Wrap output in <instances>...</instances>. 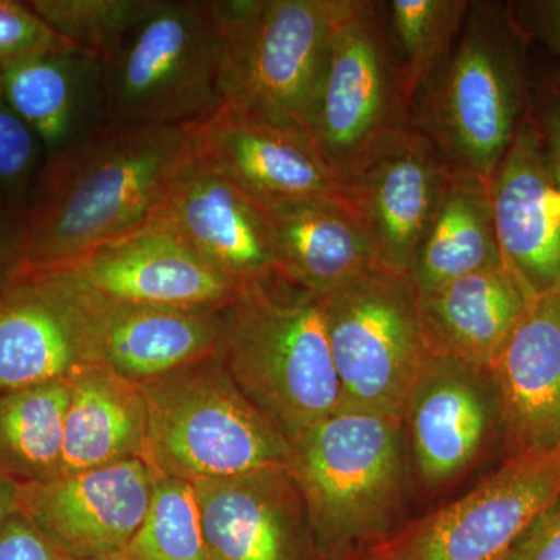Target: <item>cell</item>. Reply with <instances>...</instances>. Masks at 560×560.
Here are the masks:
<instances>
[{"instance_id":"1","label":"cell","mask_w":560,"mask_h":560,"mask_svg":"<svg viewBox=\"0 0 560 560\" xmlns=\"http://www.w3.org/2000/svg\"><path fill=\"white\" fill-rule=\"evenodd\" d=\"M191 156L190 127H105L47 158L14 226L7 282L61 270L149 223Z\"/></svg>"},{"instance_id":"2","label":"cell","mask_w":560,"mask_h":560,"mask_svg":"<svg viewBox=\"0 0 560 560\" xmlns=\"http://www.w3.org/2000/svg\"><path fill=\"white\" fill-rule=\"evenodd\" d=\"M528 47L510 2H470L447 61L412 113L453 175L489 184L510 150L529 113Z\"/></svg>"},{"instance_id":"3","label":"cell","mask_w":560,"mask_h":560,"mask_svg":"<svg viewBox=\"0 0 560 560\" xmlns=\"http://www.w3.org/2000/svg\"><path fill=\"white\" fill-rule=\"evenodd\" d=\"M217 355L289 442L340 410L323 296L279 276L248 283L224 308Z\"/></svg>"},{"instance_id":"4","label":"cell","mask_w":560,"mask_h":560,"mask_svg":"<svg viewBox=\"0 0 560 560\" xmlns=\"http://www.w3.org/2000/svg\"><path fill=\"white\" fill-rule=\"evenodd\" d=\"M296 482L320 559L388 539L410 485L404 420L338 410L289 442Z\"/></svg>"},{"instance_id":"5","label":"cell","mask_w":560,"mask_h":560,"mask_svg":"<svg viewBox=\"0 0 560 560\" xmlns=\"http://www.w3.org/2000/svg\"><path fill=\"white\" fill-rule=\"evenodd\" d=\"M140 386L149 418L143 459L160 477L195 482L287 466L289 441L217 353Z\"/></svg>"},{"instance_id":"6","label":"cell","mask_w":560,"mask_h":560,"mask_svg":"<svg viewBox=\"0 0 560 560\" xmlns=\"http://www.w3.org/2000/svg\"><path fill=\"white\" fill-rule=\"evenodd\" d=\"M341 0H212L221 106L307 132Z\"/></svg>"},{"instance_id":"7","label":"cell","mask_w":560,"mask_h":560,"mask_svg":"<svg viewBox=\"0 0 560 560\" xmlns=\"http://www.w3.org/2000/svg\"><path fill=\"white\" fill-rule=\"evenodd\" d=\"M105 66L106 127H190L221 106L212 0H158Z\"/></svg>"},{"instance_id":"8","label":"cell","mask_w":560,"mask_h":560,"mask_svg":"<svg viewBox=\"0 0 560 560\" xmlns=\"http://www.w3.org/2000/svg\"><path fill=\"white\" fill-rule=\"evenodd\" d=\"M415 127L383 2L341 0L307 135L338 186L375 150Z\"/></svg>"},{"instance_id":"9","label":"cell","mask_w":560,"mask_h":560,"mask_svg":"<svg viewBox=\"0 0 560 560\" xmlns=\"http://www.w3.org/2000/svg\"><path fill=\"white\" fill-rule=\"evenodd\" d=\"M323 304L340 410L404 420L412 390L433 359L410 278L375 270L323 296Z\"/></svg>"},{"instance_id":"10","label":"cell","mask_w":560,"mask_h":560,"mask_svg":"<svg viewBox=\"0 0 560 560\" xmlns=\"http://www.w3.org/2000/svg\"><path fill=\"white\" fill-rule=\"evenodd\" d=\"M560 499V448L510 456L477 488L370 550L368 560H504Z\"/></svg>"},{"instance_id":"11","label":"cell","mask_w":560,"mask_h":560,"mask_svg":"<svg viewBox=\"0 0 560 560\" xmlns=\"http://www.w3.org/2000/svg\"><path fill=\"white\" fill-rule=\"evenodd\" d=\"M75 323L84 361L147 383L219 350L223 311L147 307L103 296L62 272H47Z\"/></svg>"},{"instance_id":"12","label":"cell","mask_w":560,"mask_h":560,"mask_svg":"<svg viewBox=\"0 0 560 560\" xmlns=\"http://www.w3.org/2000/svg\"><path fill=\"white\" fill-rule=\"evenodd\" d=\"M453 173L415 127L374 151L341 186L370 235L378 270L408 276Z\"/></svg>"},{"instance_id":"13","label":"cell","mask_w":560,"mask_h":560,"mask_svg":"<svg viewBox=\"0 0 560 560\" xmlns=\"http://www.w3.org/2000/svg\"><path fill=\"white\" fill-rule=\"evenodd\" d=\"M158 474L143 458L20 486V512L72 558L128 547L149 512Z\"/></svg>"},{"instance_id":"14","label":"cell","mask_w":560,"mask_h":560,"mask_svg":"<svg viewBox=\"0 0 560 560\" xmlns=\"http://www.w3.org/2000/svg\"><path fill=\"white\" fill-rule=\"evenodd\" d=\"M194 154L260 206L302 198H342L307 132L220 106L190 125Z\"/></svg>"},{"instance_id":"15","label":"cell","mask_w":560,"mask_h":560,"mask_svg":"<svg viewBox=\"0 0 560 560\" xmlns=\"http://www.w3.org/2000/svg\"><path fill=\"white\" fill-rule=\"evenodd\" d=\"M404 427L419 480L431 489L448 485L501 440L492 372L433 357L408 400Z\"/></svg>"},{"instance_id":"16","label":"cell","mask_w":560,"mask_h":560,"mask_svg":"<svg viewBox=\"0 0 560 560\" xmlns=\"http://www.w3.org/2000/svg\"><path fill=\"white\" fill-rule=\"evenodd\" d=\"M51 272L113 300L176 311H224L248 285L217 271L154 223Z\"/></svg>"},{"instance_id":"17","label":"cell","mask_w":560,"mask_h":560,"mask_svg":"<svg viewBox=\"0 0 560 560\" xmlns=\"http://www.w3.org/2000/svg\"><path fill=\"white\" fill-rule=\"evenodd\" d=\"M149 223L171 232L210 267L238 282L279 276L275 234L264 208L195 154Z\"/></svg>"},{"instance_id":"18","label":"cell","mask_w":560,"mask_h":560,"mask_svg":"<svg viewBox=\"0 0 560 560\" xmlns=\"http://www.w3.org/2000/svg\"><path fill=\"white\" fill-rule=\"evenodd\" d=\"M210 560H319L287 467L191 482Z\"/></svg>"},{"instance_id":"19","label":"cell","mask_w":560,"mask_h":560,"mask_svg":"<svg viewBox=\"0 0 560 560\" xmlns=\"http://www.w3.org/2000/svg\"><path fill=\"white\" fill-rule=\"evenodd\" d=\"M501 259L533 300L560 289V184L528 116L488 184Z\"/></svg>"},{"instance_id":"20","label":"cell","mask_w":560,"mask_h":560,"mask_svg":"<svg viewBox=\"0 0 560 560\" xmlns=\"http://www.w3.org/2000/svg\"><path fill=\"white\" fill-rule=\"evenodd\" d=\"M506 458L560 448V289L536 298L492 366Z\"/></svg>"},{"instance_id":"21","label":"cell","mask_w":560,"mask_h":560,"mask_svg":"<svg viewBox=\"0 0 560 560\" xmlns=\"http://www.w3.org/2000/svg\"><path fill=\"white\" fill-rule=\"evenodd\" d=\"M105 66L81 47L40 51L0 70V88L47 151L57 156L106 127Z\"/></svg>"},{"instance_id":"22","label":"cell","mask_w":560,"mask_h":560,"mask_svg":"<svg viewBox=\"0 0 560 560\" xmlns=\"http://www.w3.org/2000/svg\"><path fill=\"white\" fill-rule=\"evenodd\" d=\"M275 234L279 278L327 296L378 270L370 235L342 198L261 206Z\"/></svg>"},{"instance_id":"23","label":"cell","mask_w":560,"mask_h":560,"mask_svg":"<svg viewBox=\"0 0 560 560\" xmlns=\"http://www.w3.org/2000/svg\"><path fill=\"white\" fill-rule=\"evenodd\" d=\"M418 298L423 337L433 357L480 368L492 366L534 301L504 265Z\"/></svg>"},{"instance_id":"24","label":"cell","mask_w":560,"mask_h":560,"mask_svg":"<svg viewBox=\"0 0 560 560\" xmlns=\"http://www.w3.org/2000/svg\"><path fill=\"white\" fill-rule=\"evenodd\" d=\"M84 364L75 323L50 278L0 285V393L66 381Z\"/></svg>"},{"instance_id":"25","label":"cell","mask_w":560,"mask_h":560,"mask_svg":"<svg viewBox=\"0 0 560 560\" xmlns=\"http://www.w3.org/2000/svg\"><path fill=\"white\" fill-rule=\"evenodd\" d=\"M147 429L142 386L101 364H84L70 375L60 475L143 458Z\"/></svg>"},{"instance_id":"26","label":"cell","mask_w":560,"mask_h":560,"mask_svg":"<svg viewBox=\"0 0 560 560\" xmlns=\"http://www.w3.org/2000/svg\"><path fill=\"white\" fill-rule=\"evenodd\" d=\"M501 265L488 184L452 175L408 271L416 293L423 296L453 280Z\"/></svg>"},{"instance_id":"27","label":"cell","mask_w":560,"mask_h":560,"mask_svg":"<svg viewBox=\"0 0 560 560\" xmlns=\"http://www.w3.org/2000/svg\"><path fill=\"white\" fill-rule=\"evenodd\" d=\"M70 377L0 393V475L16 485L58 477Z\"/></svg>"},{"instance_id":"28","label":"cell","mask_w":560,"mask_h":560,"mask_svg":"<svg viewBox=\"0 0 560 560\" xmlns=\"http://www.w3.org/2000/svg\"><path fill=\"white\" fill-rule=\"evenodd\" d=\"M471 0L383 2L390 50L405 97L416 103L455 46Z\"/></svg>"},{"instance_id":"29","label":"cell","mask_w":560,"mask_h":560,"mask_svg":"<svg viewBox=\"0 0 560 560\" xmlns=\"http://www.w3.org/2000/svg\"><path fill=\"white\" fill-rule=\"evenodd\" d=\"M124 552L135 560H210L194 485L158 475L145 521Z\"/></svg>"},{"instance_id":"30","label":"cell","mask_w":560,"mask_h":560,"mask_svg":"<svg viewBox=\"0 0 560 560\" xmlns=\"http://www.w3.org/2000/svg\"><path fill=\"white\" fill-rule=\"evenodd\" d=\"M27 5L62 39L106 61L158 0H32Z\"/></svg>"},{"instance_id":"31","label":"cell","mask_w":560,"mask_h":560,"mask_svg":"<svg viewBox=\"0 0 560 560\" xmlns=\"http://www.w3.org/2000/svg\"><path fill=\"white\" fill-rule=\"evenodd\" d=\"M43 143L0 88V190L20 191L38 165Z\"/></svg>"},{"instance_id":"32","label":"cell","mask_w":560,"mask_h":560,"mask_svg":"<svg viewBox=\"0 0 560 560\" xmlns=\"http://www.w3.org/2000/svg\"><path fill=\"white\" fill-rule=\"evenodd\" d=\"M69 44L27 2L0 0V70L28 55L61 49Z\"/></svg>"},{"instance_id":"33","label":"cell","mask_w":560,"mask_h":560,"mask_svg":"<svg viewBox=\"0 0 560 560\" xmlns=\"http://www.w3.org/2000/svg\"><path fill=\"white\" fill-rule=\"evenodd\" d=\"M529 117L539 131L548 161L560 184V69L530 75Z\"/></svg>"},{"instance_id":"34","label":"cell","mask_w":560,"mask_h":560,"mask_svg":"<svg viewBox=\"0 0 560 560\" xmlns=\"http://www.w3.org/2000/svg\"><path fill=\"white\" fill-rule=\"evenodd\" d=\"M68 555L16 512L0 529V560H66Z\"/></svg>"},{"instance_id":"35","label":"cell","mask_w":560,"mask_h":560,"mask_svg":"<svg viewBox=\"0 0 560 560\" xmlns=\"http://www.w3.org/2000/svg\"><path fill=\"white\" fill-rule=\"evenodd\" d=\"M510 7L529 44L550 51L560 69V0H517Z\"/></svg>"},{"instance_id":"36","label":"cell","mask_w":560,"mask_h":560,"mask_svg":"<svg viewBox=\"0 0 560 560\" xmlns=\"http://www.w3.org/2000/svg\"><path fill=\"white\" fill-rule=\"evenodd\" d=\"M504 560H560V499L529 526Z\"/></svg>"},{"instance_id":"37","label":"cell","mask_w":560,"mask_h":560,"mask_svg":"<svg viewBox=\"0 0 560 560\" xmlns=\"http://www.w3.org/2000/svg\"><path fill=\"white\" fill-rule=\"evenodd\" d=\"M18 493H20V485L0 475V529L9 522L11 515L20 512Z\"/></svg>"},{"instance_id":"38","label":"cell","mask_w":560,"mask_h":560,"mask_svg":"<svg viewBox=\"0 0 560 560\" xmlns=\"http://www.w3.org/2000/svg\"><path fill=\"white\" fill-rule=\"evenodd\" d=\"M14 231L9 234L0 232V285L7 282L11 271V260H13Z\"/></svg>"},{"instance_id":"39","label":"cell","mask_w":560,"mask_h":560,"mask_svg":"<svg viewBox=\"0 0 560 560\" xmlns=\"http://www.w3.org/2000/svg\"><path fill=\"white\" fill-rule=\"evenodd\" d=\"M66 560H135V559H131L130 556H127V555H125L124 551H121V552H114V555L95 556V558H86V559L72 558V556L68 555V559H66Z\"/></svg>"}]
</instances>
